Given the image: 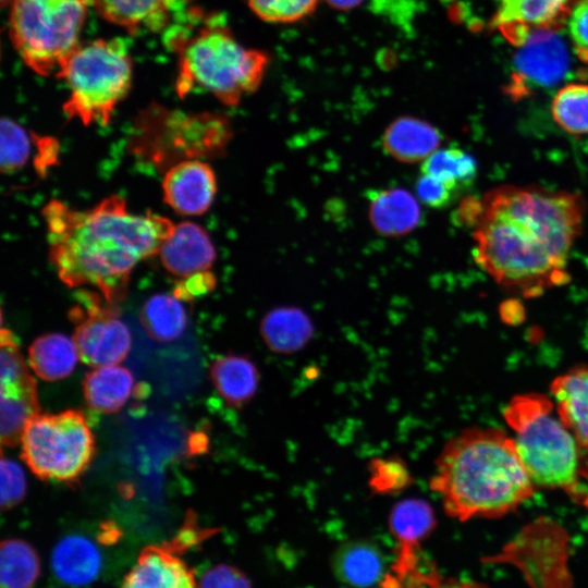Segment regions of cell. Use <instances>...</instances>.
Listing matches in <instances>:
<instances>
[{
  "mask_svg": "<svg viewBox=\"0 0 588 588\" xmlns=\"http://www.w3.org/2000/svg\"><path fill=\"white\" fill-rule=\"evenodd\" d=\"M133 385L132 372L115 364L96 367L87 372L83 392L90 408L109 414L118 412L128 401Z\"/></svg>",
  "mask_w": 588,
  "mask_h": 588,
  "instance_id": "obj_24",
  "label": "cell"
},
{
  "mask_svg": "<svg viewBox=\"0 0 588 588\" xmlns=\"http://www.w3.org/2000/svg\"><path fill=\"white\" fill-rule=\"evenodd\" d=\"M49 258L69 287L93 286L111 304L126 295L131 271L159 253L175 225L148 210L131 213L125 200L111 195L79 211L52 199L42 208Z\"/></svg>",
  "mask_w": 588,
  "mask_h": 588,
  "instance_id": "obj_2",
  "label": "cell"
},
{
  "mask_svg": "<svg viewBox=\"0 0 588 588\" xmlns=\"http://www.w3.org/2000/svg\"><path fill=\"white\" fill-rule=\"evenodd\" d=\"M99 14L130 32L140 26L159 29L166 24L170 0H88Z\"/></svg>",
  "mask_w": 588,
  "mask_h": 588,
  "instance_id": "obj_27",
  "label": "cell"
},
{
  "mask_svg": "<svg viewBox=\"0 0 588 588\" xmlns=\"http://www.w3.org/2000/svg\"><path fill=\"white\" fill-rule=\"evenodd\" d=\"M431 489L458 520L495 518L528 500L535 485L513 438L495 428H467L452 437L436 461Z\"/></svg>",
  "mask_w": 588,
  "mask_h": 588,
  "instance_id": "obj_3",
  "label": "cell"
},
{
  "mask_svg": "<svg viewBox=\"0 0 588 588\" xmlns=\"http://www.w3.org/2000/svg\"><path fill=\"white\" fill-rule=\"evenodd\" d=\"M552 409L543 394H520L507 404L504 418L515 432L517 453L534 485L578 495L583 448Z\"/></svg>",
  "mask_w": 588,
  "mask_h": 588,
  "instance_id": "obj_5",
  "label": "cell"
},
{
  "mask_svg": "<svg viewBox=\"0 0 588 588\" xmlns=\"http://www.w3.org/2000/svg\"><path fill=\"white\" fill-rule=\"evenodd\" d=\"M122 588H197L192 569L175 554L174 546L144 548L125 575Z\"/></svg>",
  "mask_w": 588,
  "mask_h": 588,
  "instance_id": "obj_15",
  "label": "cell"
},
{
  "mask_svg": "<svg viewBox=\"0 0 588 588\" xmlns=\"http://www.w3.org/2000/svg\"><path fill=\"white\" fill-rule=\"evenodd\" d=\"M79 354L73 339L62 333H46L37 338L28 350L34 372L45 381L68 377L76 366Z\"/></svg>",
  "mask_w": 588,
  "mask_h": 588,
  "instance_id": "obj_25",
  "label": "cell"
},
{
  "mask_svg": "<svg viewBox=\"0 0 588 588\" xmlns=\"http://www.w3.org/2000/svg\"><path fill=\"white\" fill-rule=\"evenodd\" d=\"M368 217L378 233L385 236H402L418 225L421 210L417 199L409 192L393 187L370 193Z\"/></svg>",
  "mask_w": 588,
  "mask_h": 588,
  "instance_id": "obj_19",
  "label": "cell"
},
{
  "mask_svg": "<svg viewBox=\"0 0 588 588\" xmlns=\"http://www.w3.org/2000/svg\"><path fill=\"white\" fill-rule=\"evenodd\" d=\"M433 588H487L481 584L458 579H448L439 581Z\"/></svg>",
  "mask_w": 588,
  "mask_h": 588,
  "instance_id": "obj_42",
  "label": "cell"
},
{
  "mask_svg": "<svg viewBox=\"0 0 588 588\" xmlns=\"http://www.w3.org/2000/svg\"><path fill=\"white\" fill-rule=\"evenodd\" d=\"M191 451L199 452L207 448V438L203 433H195L189 442Z\"/></svg>",
  "mask_w": 588,
  "mask_h": 588,
  "instance_id": "obj_44",
  "label": "cell"
},
{
  "mask_svg": "<svg viewBox=\"0 0 588 588\" xmlns=\"http://www.w3.org/2000/svg\"><path fill=\"white\" fill-rule=\"evenodd\" d=\"M389 526L397 543L391 569L397 577H408L420 569V543L436 526L432 507L422 499H404L392 507Z\"/></svg>",
  "mask_w": 588,
  "mask_h": 588,
  "instance_id": "obj_13",
  "label": "cell"
},
{
  "mask_svg": "<svg viewBox=\"0 0 588 588\" xmlns=\"http://www.w3.org/2000/svg\"><path fill=\"white\" fill-rule=\"evenodd\" d=\"M552 117L571 134H588V84L572 83L560 88L551 105Z\"/></svg>",
  "mask_w": 588,
  "mask_h": 588,
  "instance_id": "obj_31",
  "label": "cell"
},
{
  "mask_svg": "<svg viewBox=\"0 0 588 588\" xmlns=\"http://www.w3.org/2000/svg\"><path fill=\"white\" fill-rule=\"evenodd\" d=\"M68 85L63 112L84 125H107L132 82V60L123 39H97L79 44L58 72Z\"/></svg>",
  "mask_w": 588,
  "mask_h": 588,
  "instance_id": "obj_7",
  "label": "cell"
},
{
  "mask_svg": "<svg viewBox=\"0 0 588 588\" xmlns=\"http://www.w3.org/2000/svg\"><path fill=\"white\" fill-rule=\"evenodd\" d=\"M216 284L217 278L211 271H199L176 281L172 294L183 302H191L209 294Z\"/></svg>",
  "mask_w": 588,
  "mask_h": 588,
  "instance_id": "obj_39",
  "label": "cell"
},
{
  "mask_svg": "<svg viewBox=\"0 0 588 588\" xmlns=\"http://www.w3.org/2000/svg\"><path fill=\"white\" fill-rule=\"evenodd\" d=\"M1 134V172L14 173L22 169L29 158L32 150V133L10 118H2L0 122Z\"/></svg>",
  "mask_w": 588,
  "mask_h": 588,
  "instance_id": "obj_33",
  "label": "cell"
},
{
  "mask_svg": "<svg viewBox=\"0 0 588 588\" xmlns=\"http://www.w3.org/2000/svg\"><path fill=\"white\" fill-rule=\"evenodd\" d=\"M319 0H247L250 10L260 20L273 24L298 22L317 8Z\"/></svg>",
  "mask_w": 588,
  "mask_h": 588,
  "instance_id": "obj_35",
  "label": "cell"
},
{
  "mask_svg": "<svg viewBox=\"0 0 588 588\" xmlns=\"http://www.w3.org/2000/svg\"><path fill=\"white\" fill-rule=\"evenodd\" d=\"M1 507L9 510L19 504L26 493V478L22 467L10 458L1 457Z\"/></svg>",
  "mask_w": 588,
  "mask_h": 588,
  "instance_id": "obj_36",
  "label": "cell"
},
{
  "mask_svg": "<svg viewBox=\"0 0 588 588\" xmlns=\"http://www.w3.org/2000/svg\"><path fill=\"white\" fill-rule=\"evenodd\" d=\"M30 133L37 150L34 157V168L40 177H45L48 170L58 163L60 144L54 137Z\"/></svg>",
  "mask_w": 588,
  "mask_h": 588,
  "instance_id": "obj_41",
  "label": "cell"
},
{
  "mask_svg": "<svg viewBox=\"0 0 588 588\" xmlns=\"http://www.w3.org/2000/svg\"><path fill=\"white\" fill-rule=\"evenodd\" d=\"M179 51L175 90L181 98L208 91L226 106L260 86L268 69L266 52L243 46L225 25L211 19L192 37L173 36Z\"/></svg>",
  "mask_w": 588,
  "mask_h": 588,
  "instance_id": "obj_4",
  "label": "cell"
},
{
  "mask_svg": "<svg viewBox=\"0 0 588 588\" xmlns=\"http://www.w3.org/2000/svg\"><path fill=\"white\" fill-rule=\"evenodd\" d=\"M139 321L150 339L171 342L184 333L188 320L183 301L173 294L160 293L143 304Z\"/></svg>",
  "mask_w": 588,
  "mask_h": 588,
  "instance_id": "obj_26",
  "label": "cell"
},
{
  "mask_svg": "<svg viewBox=\"0 0 588 588\" xmlns=\"http://www.w3.org/2000/svg\"><path fill=\"white\" fill-rule=\"evenodd\" d=\"M216 194L215 171L203 160H185L164 172L163 200L180 215L198 216L206 212Z\"/></svg>",
  "mask_w": 588,
  "mask_h": 588,
  "instance_id": "obj_14",
  "label": "cell"
},
{
  "mask_svg": "<svg viewBox=\"0 0 588 588\" xmlns=\"http://www.w3.org/2000/svg\"><path fill=\"white\" fill-rule=\"evenodd\" d=\"M231 138L230 121L222 114L151 103L137 114L128 148L140 164L162 172L185 160L223 156Z\"/></svg>",
  "mask_w": 588,
  "mask_h": 588,
  "instance_id": "obj_6",
  "label": "cell"
},
{
  "mask_svg": "<svg viewBox=\"0 0 588 588\" xmlns=\"http://www.w3.org/2000/svg\"><path fill=\"white\" fill-rule=\"evenodd\" d=\"M197 588H252V584L240 568L218 564L201 575Z\"/></svg>",
  "mask_w": 588,
  "mask_h": 588,
  "instance_id": "obj_37",
  "label": "cell"
},
{
  "mask_svg": "<svg viewBox=\"0 0 588 588\" xmlns=\"http://www.w3.org/2000/svg\"><path fill=\"white\" fill-rule=\"evenodd\" d=\"M21 456L40 479L71 482L95 455V440L81 411L36 414L21 437Z\"/></svg>",
  "mask_w": 588,
  "mask_h": 588,
  "instance_id": "obj_9",
  "label": "cell"
},
{
  "mask_svg": "<svg viewBox=\"0 0 588 588\" xmlns=\"http://www.w3.org/2000/svg\"><path fill=\"white\" fill-rule=\"evenodd\" d=\"M158 254L166 270L179 278L209 270L216 260L209 234L192 221L176 224Z\"/></svg>",
  "mask_w": 588,
  "mask_h": 588,
  "instance_id": "obj_16",
  "label": "cell"
},
{
  "mask_svg": "<svg viewBox=\"0 0 588 588\" xmlns=\"http://www.w3.org/2000/svg\"><path fill=\"white\" fill-rule=\"evenodd\" d=\"M0 436L3 445L21 441L27 421L39 413L36 384L19 389H0Z\"/></svg>",
  "mask_w": 588,
  "mask_h": 588,
  "instance_id": "obj_28",
  "label": "cell"
},
{
  "mask_svg": "<svg viewBox=\"0 0 588 588\" xmlns=\"http://www.w3.org/2000/svg\"><path fill=\"white\" fill-rule=\"evenodd\" d=\"M210 377L218 393L234 407L246 405L259 384V371L254 362L234 354L217 358L211 365Z\"/></svg>",
  "mask_w": 588,
  "mask_h": 588,
  "instance_id": "obj_23",
  "label": "cell"
},
{
  "mask_svg": "<svg viewBox=\"0 0 588 588\" xmlns=\"http://www.w3.org/2000/svg\"><path fill=\"white\" fill-rule=\"evenodd\" d=\"M516 48L510 79L505 85V93L513 100L554 87L571 72L568 48L558 33L535 34Z\"/></svg>",
  "mask_w": 588,
  "mask_h": 588,
  "instance_id": "obj_11",
  "label": "cell"
},
{
  "mask_svg": "<svg viewBox=\"0 0 588 588\" xmlns=\"http://www.w3.org/2000/svg\"><path fill=\"white\" fill-rule=\"evenodd\" d=\"M567 25L574 53L588 63V0H581L573 9Z\"/></svg>",
  "mask_w": 588,
  "mask_h": 588,
  "instance_id": "obj_38",
  "label": "cell"
},
{
  "mask_svg": "<svg viewBox=\"0 0 588 588\" xmlns=\"http://www.w3.org/2000/svg\"><path fill=\"white\" fill-rule=\"evenodd\" d=\"M558 415L583 449L588 450V368H574L551 383Z\"/></svg>",
  "mask_w": 588,
  "mask_h": 588,
  "instance_id": "obj_20",
  "label": "cell"
},
{
  "mask_svg": "<svg viewBox=\"0 0 588 588\" xmlns=\"http://www.w3.org/2000/svg\"><path fill=\"white\" fill-rule=\"evenodd\" d=\"M332 565L340 583L347 588L383 587L389 575L380 548L368 540H352L341 546Z\"/></svg>",
  "mask_w": 588,
  "mask_h": 588,
  "instance_id": "obj_17",
  "label": "cell"
},
{
  "mask_svg": "<svg viewBox=\"0 0 588 588\" xmlns=\"http://www.w3.org/2000/svg\"><path fill=\"white\" fill-rule=\"evenodd\" d=\"M421 173L431 175L455 192L473 183L477 175L475 159L458 148L437 149L421 163Z\"/></svg>",
  "mask_w": 588,
  "mask_h": 588,
  "instance_id": "obj_30",
  "label": "cell"
},
{
  "mask_svg": "<svg viewBox=\"0 0 588 588\" xmlns=\"http://www.w3.org/2000/svg\"><path fill=\"white\" fill-rule=\"evenodd\" d=\"M368 473L369 489L378 495L399 494L414 483L407 463L399 455L372 458Z\"/></svg>",
  "mask_w": 588,
  "mask_h": 588,
  "instance_id": "obj_32",
  "label": "cell"
},
{
  "mask_svg": "<svg viewBox=\"0 0 588 588\" xmlns=\"http://www.w3.org/2000/svg\"><path fill=\"white\" fill-rule=\"evenodd\" d=\"M69 317L75 323L73 340L83 363L94 366L115 365L131 348V333L119 319L118 305L99 292L81 289Z\"/></svg>",
  "mask_w": 588,
  "mask_h": 588,
  "instance_id": "obj_10",
  "label": "cell"
},
{
  "mask_svg": "<svg viewBox=\"0 0 588 588\" xmlns=\"http://www.w3.org/2000/svg\"><path fill=\"white\" fill-rule=\"evenodd\" d=\"M88 0H13L11 40L27 66L40 75L58 72L79 45Z\"/></svg>",
  "mask_w": 588,
  "mask_h": 588,
  "instance_id": "obj_8",
  "label": "cell"
},
{
  "mask_svg": "<svg viewBox=\"0 0 588 588\" xmlns=\"http://www.w3.org/2000/svg\"><path fill=\"white\" fill-rule=\"evenodd\" d=\"M101 554L88 538L71 535L61 539L53 549L51 565L58 579L79 587L94 581L101 569Z\"/></svg>",
  "mask_w": 588,
  "mask_h": 588,
  "instance_id": "obj_21",
  "label": "cell"
},
{
  "mask_svg": "<svg viewBox=\"0 0 588 588\" xmlns=\"http://www.w3.org/2000/svg\"><path fill=\"white\" fill-rule=\"evenodd\" d=\"M13 0H1L2 5L11 4Z\"/></svg>",
  "mask_w": 588,
  "mask_h": 588,
  "instance_id": "obj_45",
  "label": "cell"
},
{
  "mask_svg": "<svg viewBox=\"0 0 588 588\" xmlns=\"http://www.w3.org/2000/svg\"><path fill=\"white\" fill-rule=\"evenodd\" d=\"M324 2L335 10L348 11L360 5L364 0H324Z\"/></svg>",
  "mask_w": 588,
  "mask_h": 588,
  "instance_id": "obj_43",
  "label": "cell"
},
{
  "mask_svg": "<svg viewBox=\"0 0 588 588\" xmlns=\"http://www.w3.org/2000/svg\"><path fill=\"white\" fill-rule=\"evenodd\" d=\"M442 135L432 124L414 117H400L382 136V147L393 159L404 163L424 162L440 146Z\"/></svg>",
  "mask_w": 588,
  "mask_h": 588,
  "instance_id": "obj_18",
  "label": "cell"
},
{
  "mask_svg": "<svg viewBox=\"0 0 588 588\" xmlns=\"http://www.w3.org/2000/svg\"><path fill=\"white\" fill-rule=\"evenodd\" d=\"M260 333L271 351L291 354L308 343L314 334V326L302 309L281 306L265 315L260 323Z\"/></svg>",
  "mask_w": 588,
  "mask_h": 588,
  "instance_id": "obj_22",
  "label": "cell"
},
{
  "mask_svg": "<svg viewBox=\"0 0 588 588\" xmlns=\"http://www.w3.org/2000/svg\"><path fill=\"white\" fill-rule=\"evenodd\" d=\"M418 199L430 208L446 207L453 199L455 191L444 182L427 174H422L416 183Z\"/></svg>",
  "mask_w": 588,
  "mask_h": 588,
  "instance_id": "obj_40",
  "label": "cell"
},
{
  "mask_svg": "<svg viewBox=\"0 0 588 588\" xmlns=\"http://www.w3.org/2000/svg\"><path fill=\"white\" fill-rule=\"evenodd\" d=\"M584 212L577 193L503 185L464 201L458 218L474 225L478 265L499 284L536 296L569 279Z\"/></svg>",
  "mask_w": 588,
  "mask_h": 588,
  "instance_id": "obj_1",
  "label": "cell"
},
{
  "mask_svg": "<svg viewBox=\"0 0 588 588\" xmlns=\"http://www.w3.org/2000/svg\"><path fill=\"white\" fill-rule=\"evenodd\" d=\"M36 384L10 330L0 335V389H19Z\"/></svg>",
  "mask_w": 588,
  "mask_h": 588,
  "instance_id": "obj_34",
  "label": "cell"
},
{
  "mask_svg": "<svg viewBox=\"0 0 588 588\" xmlns=\"http://www.w3.org/2000/svg\"><path fill=\"white\" fill-rule=\"evenodd\" d=\"M1 588H32L40 574V561L35 549L21 539L1 543Z\"/></svg>",
  "mask_w": 588,
  "mask_h": 588,
  "instance_id": "obj_29",
  "label": "cell"
},
{
  "mask_svg": "<svg viewBox=\"0 0 588 588\" xmlns=\"http://www.w3.org/2000/svg\"><path fill=\"white\" fill-rule=\"evenodd\" d=\"M581 0H498L490 27L515 47L532 35L558 33Z\"/></svg>",
  "mask_w": 588,
  "mask_h": 588,
  "instance_id": "obj_12",
  "label": "cell"
}]
</instances>
